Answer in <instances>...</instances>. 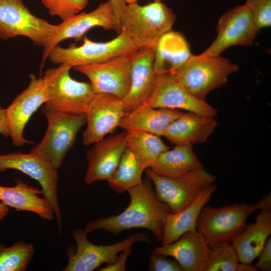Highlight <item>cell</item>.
<instances>
[{"label":"cell","mask_w":271,"mask_h":271,"mask_svg":"<svg viewBox=\"0 0 271 271\" xmlns=\"http://www.w3.org/2000/svg\"><path fill=\"white\" fill-rule=\"evenodd\" d=\"M162 0H154V1H161Z\"/></svg>","instance_id":"obj_43"},{"label":"cell","mask_w":271,"mask_h":271,"mask_svg":"<svg viewBox=\"0 0 271 271\" xmlns=\"http://www.w3.org/2000/svg\"><path fill=\"white\" fill-rule=\"evenodd\" d=\"M239 68L237 65L220 55L191 54L172 74L191 94L205 100L210 91L225 84L229 75Z\"/></svg>","instance_id":"obj_4"},{"label":"cell","mask_w":271,"mask_h":271,"mask_svg":"<svg viewBox=\"0 0 271 271\" xmlns=\"http://www.w3.org/2000/svg\"><path fill=\"white\" fill-rule=\"evenodd\" d=\"M71 68L60 64L45 71L46 103L63 113L85 114L95 93L90 83L73 79L69 74Z\"/></svg>","instance_id":"obj_6"},{"label":"cell","mask_w":271,"mask_h":271,"mask_svg":"<svg viewBox=\"0 0 271 271\" xmlns=\"http://www.w3.org/2000/svg\"><path fill=\"white\" fill-rule=\"evenodd\" d=\"M56 29V25L34 15L22 0H0L1 39L21 36L44 47Z\"/></svg>","instance_id":"obj_10"},{"label":"cell","mask_w":271,"mask_h":271,"mask_svg":"<svg viewBox=\"0 0 271 271\" xmlns=\"http://www.w3.org/2000/svg\"><path fill=\"white\" fill-rule=\"evenodd\" d=\"M178 109L154 108L143 103L125 112L118 127L127 130H138L162 136L168 125L181 115Z\"/></svg>","instance_id":"obj_23"},{"label":"cell","mask_w":271,"mask_h":271,"mask_svg":"<svg viewBox=\"0 0 271 271\" xmlns=\"http://www.w3.org/2000/svg\"><path fill=\"white\" fill-rule=\"evenodd\" d=\"M8 169L19 170L36 180L41 186L43 196L53 207L59 233L62 228V216L58 197V170L41 158L32 153L18 151L0 155V172Z\"/></svg>","instance_id":"obj_11"},{"label":"cell","mask_w":271,"mask_h":271,"mask_svg":"<svg viewBox=\"0 0 271 271\" xmlns=\"http://www.w3.org/2000/svg\"><path fill=\"white\" fill-rule=\"evenodd\" d=\"M49 14L64 21L79 13L88 4L89 0H41Z\"/></svg>","instance_id":"obj_32"},{"label":"cell","mask_w":271,"mask_h":271,"mask_svg":"<svg viewBox=\"0 0 271 271\" xmlns=\"http://www.w3.org/2000/svg\"><path fill=\"white\" fill-rule=\"evenodd\" d=\"M30 77L28 87L5 109L9 137L16 146L33 143L24 138V128L33 113L47 100L43 77L37 78L35 74Z\"/></svg>","instance_id":"obj_16"},{"label":"cell","mask_w":271,"mask_h":271,"mask_svg":"<svg viewBox=\"0 0 271 271\" xmlns=\"http://www.w3.org/2000/svg\"><path fill=\"white\" fill-rule=\"evenodd\" d=\"M10 207L0 201V221L3 220L10 213Z\"/></svg>","instance_id":"obj_41"},{"label":"cell","mask_w":271,"mask_h":271,"mask_svg":"<svg viewBox=\"0 0 271 271\" xmlns=\"http://www.w3.org/2000/svg\"><path fill=\"white\" fill-rule=\"evenodd\" d=\"M157 77L154 48L137 50L131 60L130 87L122 99L124 112L134 109L147 100L154 88Z\"/></svg>","instance_id":"obj_19"},{"label":"cell","mask_w":271,"mask_h":271,"mask_svg":"<svg viewBox=\"0 0 271 271\" xmlns=\"http://www.w3.org/2000/svg\"><path fill=\"white\" fill-rule=\"evenodd\" d=\"M210 246L197 230L187 231L175 241L154 248L152 252L174 258L183 271H204Z\"/></svg>","instance_id":"obj_20"},{"label":"cell","mask_w":271,"mask_h":271,"mask_svg":"<svg viewBox=\"0 0 271 271\" xmlns=\"http://www.w3.org/2000/svg\"><path fill=\"white\" fill-rule=\"evenodd\" d=\"M126 5L137 3L138 0H123Z\"/></svg>","instance_id":"obj_42"},{"label":"cell","mask_w":271,"mask_h":271,"mask_svg":"<svg viewBox=\"0 0 271 271\" xmlns=\"http://www.w3.org/2000/svg\"><path fill=\"white\" fill-rule=\"evenodd\" d=\"M260 30L245 4L235 7L220 18L216 39L201 54L220 55L223 51L232 46H251Z\"/></svg>","instance_id":"obj_13"},{"label":"cell","mask_w":271,"mask_h":271,"mask_svg":"<svg viewBox=\"0 0 271 271\" xmlns=\"http://www.w3.org/2000/svg\"><path fill=\"white\" fill-rule=\"evenodd\" d=\"M271 234V210H261L253 223L232 242L240 262L252 264Z\"/></svg>","instance_id":"obj_26"},{"label":"cell","mask_w":271,"mask_h":271,"mask_svg":"<svg viewBox=\"0 0 271 271\" xmlns=\"http://www.w3.org/2000/svg\"><path fill=\"white\" fill-rule=\"evenodd\" d=\"M168 256L151 252L149 259V269L150 271H183L179 263Z\"/></svg>","instance_id":"obj_34"},{"label":"cell","mask_w":271,"mask_h":271,"mask_svg":"<svg viewBox=\"0 0 271 271\" xmlns=\"http://www.w3.org/2000/svg\"><path fill=\"white\" fill-rule=\"evenodd\" d=\"M35 253L32 244L23 240L10 247L0 244V271H25Z\"/></svg>","instance_id":"obj_30"},{"label":"cell","mask_w":271,"mask_h":271,"mask_svg":"<svg viewBox=\"0 0 271 271\" xmlns=\"http://www.w3.org/2000/svg\"><path fill=\"white\" fill-rule=\"evenodd\" d=\"M212 184L205 188L191 203L175 213L170 212L164 221L161 245L170 244L183 233L196 230V224L202 209L209 202L216 191Z\"/></svg>","instance_id":"obj_24"},{"label":"cell","mask_w":271,"mask_h":271,"mask_svg":"<svg viewBox=\"0 0 271 271\" xmlns=\"http://www.w3.org/2000/svg\"><path fill=\"white\" fill-rule=\"evenodd\" d=\"M214 117L183 112L166 128L162 136L176 145L192 146L205 143L217 125Z\"/></svg>","instance_id":"obj_21"},{"label":"cell","mask_w":271,"mask_h":271,"mask_svg":"<svg viewBox=\"0 0 271 271\" xmlns=\"http://www.w3.org/2000/svg\"><path fill=\"white\" fill-rule=\"evenodd\" d=\"M154 49V67L157 75L174 73L192 54L185 36L172 30L159 38Z\"/></svg>","instance_id":"obj_25"},{"label":"cell","mask_w":271,"mask_h":271,"mask_svg":"<svg viewBox=\"0 0 271 271\" xmlns=\"http://www.w3.org/2000/svg\"><path fill=\"white\" fill-rule=\"evenodd\" d=\"M255 266L262 271L271 270V237H268L258 254Z\"/></svg>","instance_id":"obj_36"},{"label":"cell","mask_w":271,"mask_h":271,"mask_svg":"<svg viewBox=\"0 0 271 271\" xmlns=\"http://www.w3.org/2000/svg\"><path fill=\"white\" fill-rule=\"evenodd\" d=\"M124 113L122 99L108 94L95 93L85 114L87 127L83 133V144H94L112 133Z\"/></svg>","instance_id":"obj_17"},{"label":"cell","mask_w":271,"mask_h":271,"mask_svg":"<svg viewBox=\"0 0 271 271\" xmlns=\"http://www.w3.org/2000/svg\"><path fill=\"white\" fill-rule=\"evenodd\" d=\"M136 52L100 63L73 68L88 77L95 93L108 94L122 99L130 87L131 63Z\"/></svg>","instance_id":"obj_12"},{"label":"cell","mask_w":271,"mask_h":271,"mask_svg":"<svg viewBox=\"0 0 271 271\" xmlns=\"http://www.w3.org/2000/svg\"><path fill=\"white\" fill-rule=\"evenodd\" d=\"M125 131L103 138L94 144L86 153V185L97 181H108L113 175L126 148Z\"/></svg>","instance_id":"obj_18"},{"label":"cell","mask_w":271,"mask_h":271,"mask_svg":"<svg viewBox=\"0 0 271 271\" xmlns=\"http://www.w3.org/2000/svg\"><path fill=\"white\" fill-rule=\"evenodd\" d=\"M258 210L256 204L234 203L220 207L204 206L198 217L196 230L210 246L232 242L248 226L249 216Z\"/></svg>","instance_id":"obj_5"},{"label":"cell","mask_w":271,"mask_h":271,"mask_svg":"<svg viewBox=\"0 0 271 271\" xmlns=\"http://www.w3.org/2000/svg\"><path fill=\"white\" fill-rule=\"evenodd\" d=\"M84 229L74 230L72 238L76 246L70 245L66 250L68 262L63 271H92L103 263L112 262L125 248L138 242L151 244L149 236L143 232L134 233L125 239L108 245L95 244L87 237Z\"/></svg>","instance_id":"obj_7"},{"label":"cell","mask_w":271,"mask_h":271,"mask_svg":"<svg viewBox=\"0 0 271 271\" xmlns=\"http://www.w3.org/2000/svg\"><path fill=\"white\" fill-rule=\"evenodd\" d=\"M145 171L132 153L126 148L107 183L114 192L122 194L142 182Z\"/></svg>","instance_id":"obj_29"},{"label":"cell","mask_w":271,"mask_h":271,"mask_svg":"<svg viewBox=\"0 0 271 271\" xmlns=\"http://www.w3.org/2000/svg\"><path fill=\"white\" fill-rule=\"evenodd\" d=\"M83 38V44L78 46L72 44L63 48L55 45L50 49L47 58L54 64L73 68L100 63L138 50L129 38L122 31L113 39L105 42H94L86 37Z\"/></svg>","instance_id":"obj_8"},{"label":"cell","mask_w":271,"mask_h":271,"mask_svg":"<svg viewBox=\"0 0 271 271\" xmlns=\"http://www.w3.org/2000/svg\"><path fill=\"white\" fill-rule=\"evenodd\" d=\"M125 131L126 148L145 170L152 166L162 152L170 149L160 136L138 130Z\"/></svg>","instance_id":"obj_28"},{"label":"cell","mask_w":271,"mask_h":271,"mask_svg":"<svg viewBox=\"0 0 271 271\" xmlns=\"http://www.w3.org/2000/svg\"><path fill=\"white\" fill-rule=\"evenodd\" d=\"M239 262L231 243H219L210 246L204 271H236Z\"/></svg>","instance_id":"obj_31"},{"label":"cell","mask_w":271,"mask_h":271,"mask_svg":"<svg viewBox=\"0 0 271 271\" xmlns=\"http://www.w3.org/2000/svg\"><path fill=\"white\" fill-rule=\"evenodd\" d=\"M41 111L46 117L48 128L42 141L30 151L58 170L73 147L81 128L86 123L85 114L63 113L45 103Z\"/></svg>","instance_id":"obj_3"},{"label":"cell","mask_w":271,"mask_h":271,"mask_svg":"<svg viewBox=\"0 0 271 271\" xmlns=\"http://www.w3.org/2000/svg\"><path fill=\"white\" fill-rule=\"evenodd\" d=\"M132 246H129L120 253L117 257L111 263L100 269V271H124L126 260L132 251Z\"/></svg>","instance_id":"obj_35"},{"label":"cell","mask_w":271,"mask_h":271,"mask_svg":"<svg viewBox=\"0 0 271 271\" xmlns=\"http://www.w3.org/2000/svg\"><path fill=\"white\" fill-rule=\"evenodd\" d=\"M245 5L259 29L271 26V0H246Z\"/></svg>","instance_id":"obj_33"},{"label":"cell","mask_w":271,"mask_h":271,"mask_svg":"<svg viewBox=\"0 0 271 271\" xmlns=\"http://www.w3.org/2000/svg\"><path fill=\"white\" fill-rule=\"evenodd\" d=\"M146 176L152 181L158 198L175 213L193 201L207 187L214 184L216 177L204 168L176 178L160 176L150 168Z\"/></svg>","instance_id":"obj_9"},{"label":"cell","mask_w":271,"mask_h":271,"mask_svg":"<svg viewBox=\"0 0 271 271\" xmlns=\"http://www.w3.org/2000/svg\"><path fill=\"white\" fill-rule=\"evenodd\" d=\"M111 3L112 4L115 14L118 22V23L119 25V20L120 16L124 10L126 4L123 0H109Z\"/></svg>","instance_id":"obj_38"},{"label":"cell","mask_w":271,"mask_h":271,"mask_svg":"<svg viewBox=\"0 0 271 271\" xmlns=\"http://www.w3.org/2000/svg\"><path fill=\"white\" fill-rule=\"evenodd\" d=\"M99 27L105 30H114L120 32L113 6L109 0L101 3L96 9L88 13L77 14L56 25V29L47 44L44 47L41 66L47 58L50 49L66 39L79 40L93 28Z\"/></svg>","instance_id":"obj_14"},{"label":"cell","mask_w":271,"mask_h":271,"mask_svg":"<svg viewBox=\"0 0 271 271\" xmlns=\"http://www.w3.org/2000/svg\"><path fill=\"white\" fill-rule=\"evenodd\" d=\"M144 103L154 108L183 109L212 117L218 112L205 100L191 94L172 73L157 75L154 88Z\"/></svg>","instance_id":"obj_15"},{"label":"cell","mask_w":271,"mask_h":271,"mask_svg":"<svg viewBox=\"0 0 271 271\" xmlns=\"http://www.w3.org/2000/svg\"><path fill=\"white\" fill-rule=\"evenodd\" d=\"M258 210H271V193L264 196L261 200L256 203Z\"/></svg>","instance_id":"obj_39"},{"label":"cell","mask_w":271,"mask_h":271,"mask_svg":"<svg viewBox=\"0 0 271 271\" xmlns=\"http://www.w3.org/2000/svg\"><path fill=\"white\" fill-rule=\"evenodd\" d=\"M176 19L172 10L161 1L127 4L120 17V32L126 34L138 50L154 48L159 38L172 30Z\"/></svg>","instance_id":"obj_2"},{"label":"cell","mask_w":271,"mask_h":271,"mask_svg":"<svg viewBox=\"0 0 271 271\" xmlns=\"http://www.w3.org/2000/svg\"><path fill=\"white\" fill-rule=\"evenodd\" d=\"M15 181L14 186H0V201L16 211L31 212L44 220H53V207L45 197L40 196L43 195L42 190L29 185L19 177Z\"/></svg>","instance_id":"obj_22"},{"label":"cell","mask_w":271,"mask_h":271,"mask_svg":"<svg viewBox=\"0 0 271 271\" xmlns=\"http://www.w3.org/2000/svg\"><path fill=\"white\" fill-rule=\"evenodd\" d=\"M126 192L129 195L130 202L122 212L89 221L85 226V231L88 233L103 230L118 235L130 229L144 228L150 230L156 239L161 241L164 220L171 212L158 198L152 181L146 176L139 184Z\"/></svg>","instance_id":"obj_1"},{"label":"cell","mask_w":271,"mask_h":271,"mask_svg":"<svg viewBox=\"0 0 271 271\" xmlns=\"http://www.w3.org/2000/svg\"><path fill=\"white\" fill-rule=\"evenodd\" d=\"M202 168L192 146L176 145L173 149L162 152L150 169L157 175L176 178Z\"/></svg>","instance_id":"obj_27"},{"label":"cell","mask_w":271,"mask_h":271,"mask_svg":"<svg viewBox=\"0 0 271 271\" xmlns=\"http://www.w3.org/2000/svg\"><path fill=\"white\" fill-rule=\"evenodd\" d=\"M258 270V269L255 265L239 262L236 271H257Z\"/></svg>","instance_id":"obj_40"},{"label":"cell","mask_w":271,"mask_h":271,"mask_svg":"<svg viewBox=\"0 0 271 271\" xmlns=\"http://www.w3.org/2000/svg\"><path fill=\"white\" fill-rule=\"evenodd\" d=\"M0 134L4 137H9L8 123L6 116V109L0 106Z\"/></svg>","instance_id":"obj_37"}]
</instances>
